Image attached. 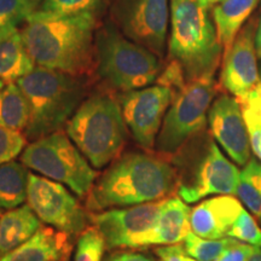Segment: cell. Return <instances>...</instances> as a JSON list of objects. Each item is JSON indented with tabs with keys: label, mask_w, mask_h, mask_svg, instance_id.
I'll return each instance as SVG.
<instances>
[{
	"label": "cell",
	"mask_w": 261,
	"mask_h": 261,
	"mask_svg": "<svg viewBox=\"0 0 261 261\" xmlns=\"http://www.w3.org/2000/svg\"><path fill=\"white\" fill-rule=\"evenodd\" d=\"M227 237L236 238L243 243L261 248V228L256 224L253 215H250L246 210L242 211V213L234 221L231 230L228 231Z\"/></svg>",
	"instance_id": "f1b7e54d"
},
{
	"label": "cell",
	"mask_w": 261,
	"mask_h": 261,
	"mask_svg": "<svg viewBox=\"0 0 261 261\" xmlns=\"http://www.w3.org/2000/svg\"><path fill=\"white\" fill-rule=\"evenodd\" d=\"M29 117V103L17 83L6 84L0 91V126L24 132Z\"/></svg>",
	"instance_id": "603a6c76"
},
{
	"label": "cell",
	"mask_w": 261,
	"mask_h": 261,
	"mask_svg": "<svg viewBox=\"0 0 261 261\" xmlns=\"http://www.w3.org/2000/svg\"><path fill=\"white\" fill-rule=\"evenodd\" d=\"M254 247L250 244L243 243L241 241H237L232 247L228 248L223 254V256L219 257L217 261H248L252 255Z\"/></svg>",
	"instance_id": "d6a6232c"
},
{
	"label": "cell",
	"mask_w": 261,
	"mask_h": 261,
	"mask_svg": "<svg viewBox=\"0 0 261 261\" xmlns=\"http://www.w3.org/2000/svg\"><path fill=\"white\" fill-rule=\"evenodd\" d=\"M102 261H155V259L139 249H119L110 253Z\"/></svg>",
	"instance_id": "836d02e7"
},
{
	"label": "cell",
	"mask_w": 261,
	"mask_h": 261,
	"mask_svg": "<svg viewBox=\"0 0 261 261\" xmlns=\"http://www.w3.org/2000/svg\"><path fill=\"white\" fill-rule=\"evenodd\" d=\"M5 83H4V81H3L2 79H0V91H2L3 89H4V86H5Z\"/></svg>",
	"instance_id": "74e56055"
},
{
	"label": "cell",
	"mask_w": 261,
	"mask_h": 261,
	"mask_svg": "<svg viewBox=\"0 0 261 261\" xmlns=\"http://www.w3.org/2000/svg\"><path fill=\"white\" fill-rule=\"evenodd\" d=\"M33 2H35V0H33Z\"/></svg>",
	"instance_id": "f35d334b"
},
{
	"label": "cell",
	"mask_w": 261,
	"mask_h": 261,
	"mask_svg": "<svg viewBox=\"0 0 261 261\" xmlns=\"http://www.w3.org/2000/svg\"><path fill=\"white\" fill-rule=\"evenodd\" d=\"M33 0H0V28L24 22L34 12Z\"/></svg>",
	"instance_id": "f546056e"
},
{
	"label": "cell",
	"mask_w": 261,
	"mask_h": 261,
	"mask_svg": "<svg viewBox=\"0 0 261 261\" xmlns=\"http://www.w3.org/2000/svg\"><path fill=\"white\" fill-rule=\"evenodd\" d=\"M255 47H256V54L257 57L261 58V21L259 23L256 31V37H255Z\"/></svg>",
	"instance_id": "e575fe53"
},
{
	"label": "cell",
	"mask_w": 261,
	"mask_h": 261,
	"mask_svg": "<svg viewBox=\"0 0 261 261\" xmlns=\"http://www.w3.org/2000/svg\"><path fill=\"white\" fill-rule=\"evenodd\" d=\"M35 67L17 25L0 28V79L5 84L16 83Z\"/></svg>",
	"instance_id": "d6986e66"
},
{
	"label": "cell",
	"mask_w": 261,
	"mask_h": 261,
	"mask_svg": "<svg viewBox=\"0 0 261 261\" xmlns=\"http://www.w3.org/2000/svg\"><path fill=\"white\" fill-rule=\"evenodd\" d=\"M69 234L51 226H41L27 242L0 261H68L73 243Z\"/></svg>",
	"instance_id": "e0dca14e"
},
{
	"label": "cell",
	"mask_w": 261,
	"mask_h": 261,
	"mask_svg": "<svg viewBox=\"0 0 261 261\" xmlns=\"http://www.w3.org/2000/svg\"><path fill=\"white\" fill-rule=\"evenodd\" d=\"M158 261H197L188 255L182 244L161 246L154 250Z\"/></svg>",
	"instance_id": "1f68e13d"
},
{
	"label": "cell",
	"mask_w": 261,
	"mask_h": 261,
	"mask_svg": "<svg viewBox=\"0 0 261 261\" xmlns=\"http://www.w3.org/2000/svg\"><path fill=\"white\" fill-rule=\"evenodd\" d=\"M27 168L70 189L79 197H86L98 178L97 171L81 154L67 133L57 132L42 137L21 154Z\"/></svg>",
	"instance_id": "52a82bcc"
},
{
	"label": "cell",
	"mask_w": 261,
	"mask_h": 261,
	"mask_svg": "<svg viewBox=\"0 0 261 261\" xmlns=\"http://www.w3.org/2000/svg\"><path fill=\"white\" fill-rule=\"evenodd\" d=\"M178 188V169L167 158L150 152H127L112 162L86 196V210L97 213L112 208L161 201Z\"/></svg>",
	"instance_id": "7a4b0ae2"
},
{
	"label": "cell",
	"mask_w": 261,
	"mask_h": 261,
	"mask_svg": "<svg viewBox=\"0 0 261 261\" xmlns=\"http://www.w3.org/2000/svg\"><path fill=\"white\" fill-rule=\"evenodd\" d=\"M259 0H223L213 9V21L223 57L232 47L238 32L242 28Z\"/></svg>",
	"instance_id": "44dd1931"
},
{
	"label": "cell",
	"mask_w": 261,
	"mask_h": 261,
	"mask_svg": "<svg viewBox=\"0 0 261 261\" xmlns=\"http://www.w3.org/2000/svg\"><path fill=\"white\" fill-rule=\"evenodd\" d=\"M208 123L212 136L234 163L246 166L250 158V142L241 104L234 97L220 94L211 106Z\"/></svg>",
	"instance_id": "9a60e30c"
},
{
	"label": "cell",
	"mask_w": 261,
	"mask_h": 261,
	"mask_svg": "<svg viewBox=\"0 0 261 261\" xmlns=\"http://www.w3.org/2000/svg\"><path fill=\"white\" fill-rule=\"evenodd\" d=\"M162 202L163 200L90 213V221L103 237L106 250L143 249L149 247L150 232Z\"/></svg>",
	"instance_id": "8fae6325"
},
{
	"label": "cell",
	"mask_w": 261,
	"mask_h": 261,
	"mask_svg": "<svg viewBox=\"0 0 261 261\" xmlns=\"http://www.w3.org/2000/svg\"><path fill=\"white\" fill-rule=\"evenodd\" d=\"M256 31L255 22L248 23L234 39L230 51L223 57L221 86L232 94L238 102L246 99L261 86L256 63Z\"/></svg>",
	"instance_id": "5bb4252c"
},
{
	"label": "cell",
	"mask_w": 261,
	"mask_h": 261,
	"mask_svg": "<svg viewBox=\"0 0 261 261\" xmlns=\"http://www.w3.org/2000/svg\"><path fill=\"white\" fill-rule=\"evenodd\" d=\"M114 24L140 46L161 58L169 19L168 0H114Z\"/></svg>",
	"instance_id": "7c38bea8"
},
{
	"label": "cell",
	"mask_w": 261,
	"mask_h": 261,
	"mask_svg": "<svg viewBox=\"0 0 261 261\" xmlns=\"http://www.w3.org/2000/svg\"><path fill=\"white\" fill-rule=\"evenodd\" d=\"M65 132L94 169L120 158L128 138L119 100L108 93L85 99L65 125Z\"/></svg>",
	"instance_id": "5b68a950"
},
{
	"label": "cell",
	"mask_w": 261,
	"mask_h": 261,
	"mask_svg": "<svg viewBox=\"0 0 261 261\" xmlns=\"http://www.w3.org/2000/svg\"><path fill=\"white\" fill-rule=\"evenodd\" d=\"M223 60L210 10L198 0H172L168 61L180 65L189 81L214 76Z\"/></svg>",
	"instance_id": "3957f363"
},
{
	"label": "cell",
	"mask_w": 261,
	"mask_h": 261,
	"mask_svg": "<svg viewBox=\"0 0 261 261\" xmlns=\"http://www.w3.org/2000/svg\"><path fill=\"white\" fill-rule=\"evenodd\" d=\"M242 204L261 221V162L250 159L241 171L237 194Z\"/></svg>",
	"instance_id": "cb8c5ba5"
},
{
	"label": "cell",
	"mask_w": 261,
	"mask_h": 261,
	"mask_svg": "<svg viewBox=\"0 0 261 261\" xmlns=\"http://www.w3.org/2000/svg\"><path fill=\"white\" fill-rule=\"evenodd\" d=\"M244 210L233 195H219L202 201L191 210V231L208 240L227 237L234 221Z\"/></svg>",
	"instance_id": "2e32d148"
},
{
	"label": "cell",
	"mask_w": 261,
	"mask_h": 261,
	"mask_svg": "<svg viewBox=\"0 0 261 261\" xmlns=\"http://www.w3.org/2000/svg\"><path fill=\"white\" fill-rule=\"evenodd\" d=\"M16 83L31 108L24 136L32 142L62 130L84 102L86 91L83 77L42 67H35Z\"/></svg>",
	"instance_id": "277c9868"
},
{
	"label": "cell",
	"mask_w": 261,
	"mask_h": 261,
	"mask_svg": "<svg viewBox=\"0 0 261 261\" xmlns=\"http://www.w3.org/2000/svg\"><path fill=\"white\" fill-rule=\"evenodd\" d=\"M109 0H44L39 10L58 15H96L106 6Z\"/></svg>",
	"instance_id": "4316f807"
},
{
	"label": "cell",
	"mask_w": 261,
	"mask_h": 261,
	"mask_svg": "<svg viewBox=\"0 0 261 261\" xmlns=\"http://www.w3.org/2000/svg\"><path fill=\"white\" fill-rule=\"evenodd\" d=\"M27 138L23 132L0 126V166L14 161L24 150Z\"/></svg>",
	"instance_id": "4dcf8cb0"
},
{
	"label": "cell",
	"mask_w": 261,
	"mask_h": 261,
	"mask_svg": "<svg viewBox=\"0 0 261 261\" xmlns=\"http://www.w3.org/2000/svg\"><path fill=\"white\" fill-rule=\"evenodd\" d=\"M106 250L103 237L94 226H89L77 237L74 261H102Z\"/></svg>",
	"instance_id": "83f0119b"
},
{
	"label": "cell",
	"mask_w": 261,
	"mask_h": 261,
	"mask_svg": "<svg viewBox=\"0 0 261 261\" xmlns=\"http://www.w3.org/2000/svg\"><path fill=\"white\" fill-rule=\"evenodd\" d=\"M29 172L24 165L10 161L0 166V211H11L27 200Z\"/></svg>",
	"instance_id": "7402d4cb"
},
{
	"label": "cell",
	"mask_w": 261,
	"mask_h": 261,
	"mask_svg": "<svg viewBox=\"0 0 261 261\" xmlns=\"http://www.w3.org/2000/svg\"><path fill=\"white\" fill-rule=\"evenodd\" d=\"M173 98L174 92L171 89L158 84L122 92L117 97L127 128L143 149L150 151L155 148Z\"/></svg>",
	"instance_id": "4fadbf2b"
},
{
	"label": "cell",
	"mask_w": 261,
	"mask_h": 261,
	"mask_svg": "<svg viewBox=\"0 0 261 261\" xmlns=\"http://www.w3.org/2000/svg\"><path fill=\"white\" fill-rule=\"evenodd\" d=\"M243 119L246 122L250 148L261 162V86L241 100Z\"/></svg>",
	"instance_id": "484cf974"
},
{
	"label": "cell",
	"mask_w": 261,
	"mask_h": 261,
	"mask_svg": "<svg viewBox=\"0 0 261 261\" xmlns=\"http://www.w3.org/2000/svg\"><path fill=\"white\" fill-rule=\"evenodd\" d=\"M96 65L106 84L121 93L156 83L163 69L160 57L126 38L115 24L97 32Z\"/></svg>",
	"instance_id": "8992f818"
},
{
	"label": "cell",
	"mask_w": 261,
	"mask_h": 261,
	"mask_svg": "<svg viewBox=\"0 0 261 261\" xmlns=\"http://www.w3.org/2000/svg\"><path fill=\"white\" fill-rule=\"evenodd\" d=\"M217 93L214 76H204L189 81L174 94L156 139L160 155L173 158L200 135L207 125L208 112Z\"/></svg>",
	"instance_id": "ba28073f"
},
{
	"label": "cell",
	"mask_w": 261,
	"mask_h": 261,
	"mask_svg": "<svg viewBox=\"0 0 261 261\" xmlns=\"http://www.w3.org/2000/svg\"><path fill=\"white\" fill-rule=\"evenodd\" d=\"M198 2H200L203 6H205V8L210 9L211 6L219 4V3L223 2V0H198Z\"/></svg>",
	"instance_id": "8d00e7d4"
},
{
	"label": "cell",
	"mask_w": 261,
	"mask_h": 261,
	"mask_svg": "<svg viewBox=\"0 0 261 261\" xmlns=\"http://www.w3.org/2000/svg\"><path fill=\"white\" fill-rule=\"evenodd\" d=\"M191 208L179 196L163 200L158 219L149 236L150 246L179 244L191 232Z\"/></svg>",
	"instance_id": "ac0fdd59"
},
{
	"label": "cell",
	"mask_w": 261,
	"mask_h": 261,
	"mask_svg": "<svg viewBox=\"0 0 261 261\" xmlns=\"http://www.w3.org/2000/svg\"><path fill=\"white\" fill-rule=\"evenodd\" d=\"M96 15H58L37 10L21 29L37 67L86 76L96 65Z\"/></svg>",
	"instance_id": "6da1fadb"
},
{
	"label": "cell",
	"mask_w": 261,
	"mask_h": 261,
	"mask_svg": "<svg viewBox=\"0 0 261 261\" xmlns=\"http://www.w3.org/2000/svg\"><path fill=\"white\" fill-rule=\"evenodd\" d=\"M27 204L40 221L79 237L89 227L90 213L61 182L29 173Z\"/></svg>",
	"instance_id": "30bf717a"
},
{
	"label": "cell",
	"mask_w": 261,
	"mask_h": 261,
	"mask_svg": "<svg viewBox=\"0 0 261 261\" xmlns=\"http://www.w3.org/2000/svg\"><path fill=\"white\" fill-rule=\"evenodd\" d=\"M236 238L224 237L220 240L202 238L194 232H190L182 241V247L188 255L197 261H217L228 248L237 243Z\"/></svg>",
	"instance_id": "d4e9b609"
},
{
	"label": "cell",
	"mask_w": 261,
	"mask_h": 261,
	"mask_svg": "<svg viewBox=\"0 0 261 261\" xmlns=\"http://www.w3.org/2000/svg\"><path fill=\"white\" fill-rule=\"evenodd\" d=\"M40 227V219L28 204L0 215V256L27 242Z\"/></svg>",
	"instance_id": "ffe728a7"
},
{
	"label": "cell",
	"mask_w": 261,
	"mask_h": 261,
	"mask_svg": "<svg viewBox=\"0 0 261 261\" xmlns=\"http://www.w3.org/2000/svg\"><path fill=\"white\" fill-rule=\"evenodd\" d=\"M178 171L177 194L187 203L211 195H236L241 172L225 156L214 140L208 139L191 165ZM178 169V168H177Z\"/></svg>",
	"instance_id": "9c48e42d"
},
{
	"label": "cell",
	"mask_w": 261,
	"mask_h": 261,
	"mask_svg": "<svg viewBox=\"0 0 261 261\" xmlns=\"http://www.w3.org/2000/svg\"><path fill=\"white\" fill-rule=\"evenodd\" d=\"M248 261H261V248L254 247L252 255H250Z\"/></svg>",
	"instance_id": "d590c367"
}]
</instances>
